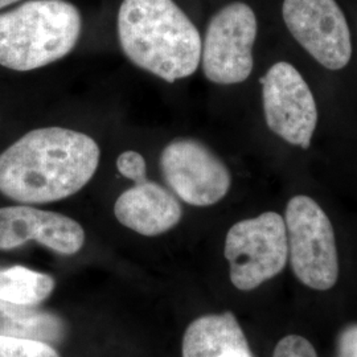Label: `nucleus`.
Instances as JSON below:
<instances>
[{
  "label": "nucleus",
  "instance_id": "nucleus-1",
  "mask_svg": "<svg viewBox=\"0 0 357 357\" xmlns=\"http://www.w3.org/2000/svg\"><path fill=\"white\" fill-rule=\"evenodd\" d=\"M100 153L98 144L84 132L32 130L0 153V192L22 204L70 197L94 176Z\"/></svg>",
  "mask_w": 357,
  "mask_h": 357
},
{
  "label": "nucleus",
  "instance_id": "nucleus-2",
  "mask_svg": "<svg viewBox=\"0 0 357 357\" xmlns=\"http://www.w3.org/2000/svg\"><path fill=\"white\" fill-rule=\"evenodd\" d=\"M118 38L132 64L167 82L192 76L202 61L200 33L174 0H123Z\"/></svg>",
  "mask_w": 357,
  "mask_h": 357
},
{
  "label": "nucleus",
  "instance_id": "nucleus-3",
  "mask_svg": "<svg viewBox=\"0 0 357 357\" xmlns=\"http://www.w3.org/2000/svg\"><path fill=\"white\" fill-rule=\"evenodd\" d=\"M82 20L66 0H29L0 13V65L17 72L61 60L76 47Z\"/></svg>",
  "mask_w": 357,
  "mask_h": 357
},
{
  "label": "nucleus",
  "instance_id": "nucleus-4",
  "mask_svg": "<svg viewBox=\"0 0 357 357\" xmlns=\"http://www.w3.org/2000/svg\"><path fill=\"white\" fill-rule=\"evenodd\" d=\"M284 224L296 278L318 291L332 289L339 278V258L328 216L315 200L298 195L287 203Z\"/></svg>",
  "mask_w": 357,
  "mask_h": 357
},
{
  "label": "nucleus",
  "instance_id": "nucleus-5",
  "mask_svg": "<svg viewBox=\"0 0 357 357\" xmlns=\"http://www.w3.org/2000/svg\"><path fill=\"white\" fill-rule=\"evenodd\" d=\"M224 255L230 281L241 291H252L277 277L289 259L283 217L265 212L234 224L227 234Z\"/></svg>",
  "mask_w": 357,
  "mask_h": 357
},
{
  "label": "nucleus",
  "instance_id": "nucleus-6",
  "mask_svg": "<svg viewBox=\"0 0 357 357\" xmlns=\"http://www.w3.org/2000/svg\"><path fill=\"white\" fill-rule=\"evenodd\" d=\"M257 17L248 4L234 1L211 19L202 47L204 75L218 85L243 82L252 75Z\"/></svg>",
  "mask_w": 357,
  "mask_h": 357
},
{
  "label": "nucleus",
  "instance_id": "nucleus-7",
  "mask_svg": "<svg viewBox=\"0 0 357 357\" xmlns=\"http://www.w3.org/2000/svg\"><path fill=\"white\" fill-rule=\"evenodd\" d=\"M261 84L268 128L283 141L307 150L318 125V107L306 79L295 66L280 61Z\"/></svg>",
  "mask_w": 357,
  "mask_h": 357
},
{
  "label": "nucleus",
  "instance_id": "nucleus-8",
  "mask_svg": "<svg viewBox=\"0 0 357 357\" xmlns=\"http://www.w3.org/2000/svg\"><path fill=\"white\" fill-rule=\"evenodd\" d=\"M160 169L169 188L193 206L217 204L231 184L225 163L204 143L190 138H178L167 146Z\"/></svg>",
  "mask_w": 357,
  "mask_h": 357
},
{
  "label": "nucleus",
  "instance_id": "nucleus-9",
  "mask_svg": "<svg viewBox=\"0 0 357 357\" xmlns=\"http://www.w3.org/2000/svg\"><path fill=\"white\" fill-rule=\"evenodd\" d=\"M282 16L293 38L321 66L340 70L348 65L351 33L336 0H284Z\"/></svg>",
  "mask_w": 357,
  "mask_h": 357
},
{
  "label": "nucleus",
  "instance_id": "nucleus-10",
  "mask_svg": "<svg viewBox=\"0 0 357 357\" xmlns=\"http://www.w3.org/2000/svg\"><path fill=\"white\" fill-rule=\"evenodd\" d=\"M36 241L63 255L78 253L85 231L76 220L57 212L17 205L0 208V250Z\"/></svg>",
  "mask_w": 357,
  "mask_h": 357
},
{
  "label": "nucleus",
  "instance_id": "nucleus-11",
  "mask_svg": "<svg viewBox=\"0 0 357 357\" xmlns=\"http://www.w3.org/2000/svg\"><path fill=\"white\" fill-rule=\"evenodd\" d=\"M134 184L115 202L116 220L146 237H155L175 228L183 216L175 196L149 178Z\"/></svg>",
  "mask_w": 357,
  "mask_h": 357
},
{
  "label": "nucleus",
  "instance_id": "nucleus-12",
  "mask_svg": "<svg viewBox=\"0 0 357 357\" xmlns=\"http://www.w3.org/2000/svg\"><path fill=\"white\" fill-rule=\"evenodd\" d=\"M183 357H255L234 314L204 315L187 327Z\"/></svg>",
  "mask_w": 357,
  "mask_h": 357
},
{
  "label": "nucleus",
  "instance_id": "nucleus-13",
  "mask_svg": "<svg viewBox=\"0 0 357 357\" xmlns=\"http://www.w3.org/2000/svg\"><path fill=\"white\" fill-rule=\"evenodd\" d=\"M0 336H22L59 344L66 339L68 327L61 317L51 311L0 301Z\"/></svg>",
  "mask_w": 357,
  "mask_h": 357
},
{
  "label": "nucleus",
  "instance_id": "nucleus-14",
  "mask_svg": "<svg viewBox=\"0 0 357 357\" xmlns=\"http://www.w3.org/2000/svg\"><path fill=\"white\" fill-rule=\"evenodd\" d=\"M56 287L51 275L24 266L0 268V301L15 306L36 307Z\"/></svg>",
  "mask_w": 357,
  "mask_h": 357
},
{
  "label": "nucleus",
  "instance_id": "nucleus-15",
  "mask_svg": "<svg viewBox=\"0 0 357 357\" xmlns=\"http://www.w3.org/2000/svg\"><path fill=\"white\" fill-rule=\"evenodd\" d=\"M0 357H61L51 343L22 337L0 336Z\"/></svg>",
  "mask_w": 357,
  "mask_h": 357
},
{
  "label": "nucleus",
  "instance_id": "nucleus-16",
  "mask_svg": "<svg viewBox=\"0 0 357 357\" xmlns=\"http://www.w3.org/2000/svg\"><path fill=\"white\" fill-rule=\"evenodd\" d=\"M273 357H318V354L303 336L287 335L275 345Z\"/></svg>",
  "mask_w": 357,
  "mask_h": 357
},
{
  "label": "nucleus",
  "instance_id": "nucleus-17",
  "mask_svg": "<svg viewBox=\"0 0 357 357\" xmlns=\"http://www.w3.org/2000/svg\"><path fill=\"white\" fill-rule=\"evenodd\" d=\"M116 168L119 174L134 183H139L147 178L146 160L137 151H125L116 159Z\"/></svg>",
  "mask_w": 357,
  "mask_h": 357
},
{
  "label": "nucleus",
  "instance_id": "nucleus-18",
  "mask_svg": "<svg viewBox=\"0 0 357 357\" xmlns=\"http://www.w3.org/2000/svg\"><path fill=\"white\" fill-rule=\"evenodd\" d=\"M336 357H357V323L347 326L339 333Z\"/></svg>",
  "mask_w": 357,
  "mask_h": 357
},
{
  "label": "nucleus",
  "instance_id": "nucleus-19",
  "mask_svg": "<svg viewBox=\"0 0 357 357\" xmlns=\"http://www.w3.org/2000/svg\"><path fill=\"white\" fill-rule=\"evenodd\" d=\"M17 1H20V0H0V8L13 4V3H17Z\"/></svg>",
  "mask_w": 357,
  "mask_h": 357
}]
</instances>
